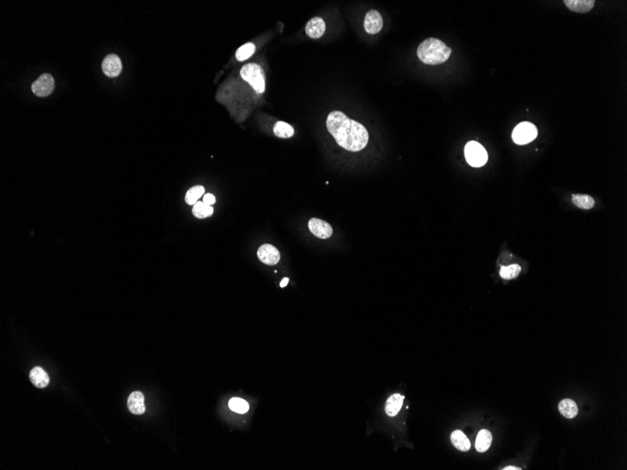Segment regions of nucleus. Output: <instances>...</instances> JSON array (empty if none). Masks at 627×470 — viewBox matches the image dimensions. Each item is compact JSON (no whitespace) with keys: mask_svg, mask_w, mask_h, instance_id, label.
Wrapping results in <instances>:
<instances>
[{"mask_svg":"<svg viewBox=\"0 0 627 470\" xmlns=\"http://www.w3.org/2000/svg\"><path fill=\"white\" fill-rule=\"evenodd\" d=\"M491 442H492L491 433L487 430H482L477 435L476 442H475V448L479 452H485L490 447Z\"/></svg>","mask_w":627,"mask_h":470,"instance_id":"18","label":"nucleus"},{"mask_svg":"<svg viewBox=\"0 0 627 470\" xmlns=\"http://www.w3.org/2000/svg\"><path fill=\"white\" fill-rule=\"evenodd\" d=\"M258 257L262 263L269 265V266H273L279 262L280 253L273 245L264 244L259 247V251H258Z\"/></svg>","mask_w":627,"mask_h":470,"instance_id":"9","label":"nucleus"},{"mask_svg":"<svg viewBox=\"0 0 627 470\" xmlns=\"http://www.w3.org/2000/svg\"><path fill=\"white\" fill-rule=\"evenodd\" d=\"M452 49L442 41L428 38L419 45L417 56L427 65H440L450 58Z\"/></svg>","mask_w":627,"mask_h":470,"instance_id":"2","label":"nucleus"},{"mask_svg":"<svg viewBox=\"0 0 627 470\" xmlns=\"http://www.w3.org/2000/svg\"><path fill=\"white\" fill-rule=\"evenodd\" d=\"M203 202H204L205 204L208 205V206H213L214 204H215V202H216V198H215V196H214V194H212V193H207V194H205V195L203 196Z\"/></svg>","mask_w":627,"mask_h":470,"instance_id":"26","label":"nucleus"},{"mask_svg":"<svg viewBox=\"0 0 627 470\" xmlns=\"http://www.w3.org/2000/svg\"><path fill=\"white\" fill-rule=\"evenodd\" d=\"M204 192H205V188L201 185H196L191 189H189V191H187L185 195L186 203L188 205L193 206L198 201V199L204 194Z\"/></svg>","mask_w":627,"mask_h":470,"instance_id":"22","label":"nucleus"},{"mask_svg":"<svg viewBox=\"0 0 627 470\" xmlns=\"http://www.w3.org/2000/svg\"><path fill=\"white\" fill-rule=\"evenodd\" d=\"M256 51V45L252 43H247L241 46L236 52V59L239 61H244L249 59Z\"/></svg>","mask_w":627,"mask_h":470,"instance_id":"24","label":"nucleus"},{"mask_svg":"<svg viewBox=\"0 0 627 470\" xmlns=\"http://www.w3.org/2000/svg\"><path fill=\"white\" fill-rule=\"evenodd\" d=\"M559 410L566 419H574L578 413V408L575 402L571 399H564L559 404Z\"/></svg>","mask_w":627,"mask_h":470,"instance_id":"17","label":"nucleus"},{"mask_svg":"<svg viewBox=\"0 0 627 470\" xmlns=\"http://www.w3.org/2000/svg\"><path fill=\"white\" fill-rule=\"evenodd\" d=\"M520 272H521V268L518 265L514 264L510 265V266H503V267L501 268L500 275L503 279H514V278H516L519 275Z\"/></svg>","mask_w":627,"mask_h":470,"instance_id":"23","label":"nucleus"},{"mask_svg":"<svg viewBox=\"0 0 627 470\" xmlns=\"http://www.w3.org/2000/svg\"><path fill=\"white\" fill-rule=\"evenodd\" d=\"M326 30L324 20L320 17H314L305 26V32L311 39L322 37Z\"/></svg>","mask_w":627,"mask_h":470,"instance_id":"12","label":"nucleus"},{"mask_svg":"<svg viewBox=\"0 0 627 470\" xmlns=\"http://www.w3.org/2000/svg\"><path fill=\"white\" fill-rule=\"evenodd\" d=\"M30 381L39 389H44L48 386L50 378L49 375L43 368L34 367L30 374Z\"/></svg>","mask_w":627,"mask_h":470,"instance_id":"13","label":"nucleus"},{"mask_svg":"<svg viewBox=\"0 0 627 470\" xmlns=\"http://www.w3.org/2000/svg\"><path fill=\"white\" fill-rule=\"evenodd\" d=\"M192 213L198 219H204L214 214V207L205 204L203 201H197L192 206Z\"/></svg>","mask_w":627,"mask_h":470,"instance_id":"20","label":"nucleus"},{"mask_svg":"<svg viewBox=\"0 0 627 470\" xmlns=\"http://www.w3.org/2000/svg\"><path fill=\"white\" fill-rule=\"evenodd\" d=\"M504 469L505 470H519L520 469V468H518V467H516V466H507V467H505Z\"/></svg>","mask_w":627,"mask_h":470,"instance_id":"28","label":"nucleus"},{"mask_svg":"<svg viewBox=\"0 0 627 470\" xmlns=\"http://www.w3.org/2000/svg\"><path fill=\"white\" fill-rule=\"evenodd\" d=\"M404 403V396L400 395L398 393H395L393 395H391L386 403L385 406V411L388 416L394 417L398 414L402 405Z\"/></svg>","mask_w":627,"mask_h":470,"instance_id":"15","label":"nucleus"},{"mask_svg":"<svg viewBox=\"0 0 627 470\" xmlns=\"http://www.w3.org/2000/svg\"><path fill=\"white\" fill-rule=\"evenodd\" d=\"M145 398L141 391H133L128 397V408L134 415H142L146 411Z\"/></svg>","mask_w":627,"mask_h":470,"instance_id":"11","label":"nucleus"},{"mask_svg":"<svg viewBox=\"0 0 627 470\" xmlns=\"http://www.w3.org/2000/svg\"><path fill=\"white\" fill-rule=\"evenodd\" d=\"M538 130L531 122H521L514 129L512 138L517 145H526L536 138Z\"/></svg>","mask_w":627,"mask_h":470,"instance_id":"5","label":"nucleus"},{"mask_svg":"<svg viewBox=\"0 0 627 470\" xmlns=\"http://www.w3.org/2000/svg\"><path fill=\"white\" fill-rule=\"evenodd\" d=\"M466 160L473 167H481L487 163L488 155L485 147L478 142L471 141L465 147Z\"/></svg>","mask_w":627,"mask_h":470,"instance_id":"4","label":"nucleus"},{"mask_svg":"<svg viewBox=\"0 0 627 470\" xmlns=\"http://www.w3.org/2000/svg\"><path fill=\"white\" fill-rule=\"evenodd\" d=\"M241 76L248 82L258 94L265 91V75L262 68L257 63H248L241 70Z\"/></svg>","mask_w":627,"mask_h":470,"instance_id":"3","label":"nucleus"},{"mask_svg":"<svg viewBox=\"0 0 627 470\" xmlns=\"http://www.w3.org/2000/svg\"><path fill=\"white\" fill-rule=\"evenodd\" d=\"M572 202L575 206L582 209H590L594 206V199L587 194H573Z\"/></svg>","mask_w":627,"mask_h":470,"instance_id":"21","label":"nucleus"},{"mask_svg":"<svg viewBox=\"0 0 627 470\" xmlns=\"http://www.w3.org/2000/svg\"><path fill=\"white\" fill-rule=\"evenodd\" d=\"M363 27L366 33L368 34L374 35L378 33L379 31H381L383 27V19L381 17V15L375 10L369 11L365 15V18L363 21Z\"/></svg>","mask_w":627,"mask_h":470,"instance_id":"7","label":"nucleus"},{"mask_svg":"<svg viewBox=\"0 0 627 470\" xmlns=\"http://www.w3.org/2000/svg\"><path fill=\"white\" fill-rule=\"evenodd\" d=\"M569 10L577 14L588 13L594 6V0H564Z\"/></svg>","mask_w":627,"mask_h":470,"instance_id":"14","label":"nucleus"},{"mask_svg":"<svg viewBox=\"0 0 627 470\" xmlns=\"http://www.w3.org/2000/svg\"><path fill=\"white\" fill-rule=\"evenodd\" d=\"M288 282H289L288 278H285V279L282 280V282L280 283V287H282V288L287 287V286H288Z\"/></svg>","mask_w":627,"mask_h":470,"instance_id":"27","label":"nucleus"},{"mask_svg":"<svg viewBox=\"0 0 627 470\" xmlns=\"http://www.w3.org/2000/svg\"><path fill=\"white\" fill-rule=\"evenodd\" d=\"M229 408L239 414H244L249 410V404L241 398H232L229 401Z\"/></svg>","mask_w":627,"mask_h":470,"instance_id":"25","label":"nucleus"},{"mask_svg":"<svg viewBox=\"0 0 627 470\" xmlns=\"http://www.w3.org/2000/svg\"><path fill=\"white\" fill-rule=\"evenodd\" d=\"M308 227L311 233L319 239H329L332 235L331 224L325 220L313 218L308 222Z\"/></svg>","mask_w":627,"mask_h":470,"instance_id":"10","label":"nucleus"},{"mask_svg":"<svg viewBox=\"0 0 627 470\" xmlns=\"http://www.w3.org/2000/svg\"><path fill=\"white\" fill-rule=\"evenodd\" d=\"M327 129L340 147L348 151H360L366 147L369 134L366 128L361 123L340 111H332L327 118Z\"/></svg>","mask_w":627,"mask_h":470,"instance_id":"1","label":"nucleus"},{"mask_svg":"<svg viewBox=\"0 0 627 470\" xmlns=\"http://www.w3.org/2000/svg\"><path fill=\"white\" fill-rule=\"evenodd\" d=\"M451 441L456 448L461 451H467L471 448V442L461 431H454L451 434Z\"/></svg>","mask_w":627,"mask_h":470,"instance_id":"16","label":"nucleus"},{"mask_svg":"<svg viewBox=\"0 0 627 470\" xmlns=\"http://www.w3.org/2000/svg\"><path fill=\"white\" fill-rule=\"evenodd\" d=\"M102 69L106 76L110 78H115L118 76L122 71L121 60L117 55L110 54L104 59L102 63Z\"/></svg>","mask_w":627,"mask_h":470,"instance_id":"8","label":"nucleus"},{"mask_svg":"<svg viewBox=\"0 0 627 470\" xmlns=\"http://www.w3.org/2000/svg\"><path fill=\"white\" fill-rule=\"evenodd\" d=\"M55 88V80L52 75L45 74L41 75L36 81L32 84L33 93L39 97L50 95Z\"/></svg>","mask_w":627,"mask_h":470,"instance_id":"6","label":"nucleus"},{"mask_svg":"<svg viewBox=\"0 0 627 470\" xmlns=\"http://www.w3.org/2000/svg\"><path fill=\"white\" fill-rule=\"evenodd\" d=\"M273 132L277 137L290 138L294 134V129L284 121H278L273 126Z\"/></svg>","mask_w":627,"mask_h":470,"instance_id":"19","label":"nucleus"}]
</instances>
